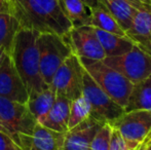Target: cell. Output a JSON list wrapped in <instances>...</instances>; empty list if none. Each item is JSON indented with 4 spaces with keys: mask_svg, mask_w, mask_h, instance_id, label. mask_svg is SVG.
<instances>
[{
    "mask_svg": "<svg viewBox=\"0 0 151 150\" xmlns=\"http://www.w3.org/2000/svg\"><path fill=\"white\" fill-rule=\"evenodd\" d=\"M8 7L22 29L63 37L73 28L57 0H8Z\"/></svg>",
    "mask_w": 151,
    "mask_h": 150,
    "instance_id": "1",
    "label": "cell"
},
{
    "mask_svg": "<svg viewBox=\"0 0 151 150\" xmlns=\"http://www.w3.org/2000/svg\"><path fill=\"white\" fill-rule=\"evenodd\" d=\"M37 31L22 29L18 31L12 43L9 56L14 67L22 78L29 96L37 94L48 88L44 83L40 73L39 52Z\"/></svg>",
    "mask_w": 151,
    "mask_h": 150,
    "instance_id": "2",
    "label": "cell"
},
{
    "mask_svg": "<svg viewBox=\"0 0 151 150\" xmlns=\"http://www.w3.org/2000/svg\"><path fill=\"white\" fill-rule=\"evenodd\" d=\"M84 70L96 83L118 105L124 108L133 90L134 84L123 75L110 68L103 61L79 58Z\"/></svg>",
    "mask_w": 151,
    "mask_h": 150,
    "instance_id": "3",
    "label": "cell"
},
{
    "mask_svg": "<svg viewBox=\"0 0 151 150\" xmlns=\"http://www.w3.org/2000/svg\"><path fill=\"white\" fill-rule=\"evenodd\" d=\"M110 126L119 131L127 150H144L151 133V110L124 111Z\"/></svg>",
    "mask_w": 151,
    "mask_h": 150,
    "instance_id": "4",
    "label": "cell"
},
{
    "mask_svg": "<svg viewBox=\"0 0 151 150\" xmlns=\"http://www.w3.org/2000/svg\"><path fill=\"white\" fill-rule=\"evenodd\" d=\"M40 73L46 85L50 86L55 73L72 50L62 36L52 33H40L37 38Z\"/></svg>",
    "mask_w": 151,
    "mask_h": 150,
    "instance_id": "5",
    "label": "cell"
},
{
    "mask_svg": "<svg viewBox=\"0 0 151 150\" xmlns=\"http://www.w3.org/2000/svg\"><path fill=\"white\" fill-rule=\"evenodd\" d=\"M103 63L123 75L133 84L151 74V56L136 43L129 52L117 57H106Z\"/></svg>",
    "mask_w": 151,
    "mask_h": 150,
    "instance_id": "6",
    "label": "cell"
},
{
    "mask_svg": "<svg viewBox=\"0 0 151 150\" xmlns=\"http://www.w3.org/2000/svg\"><path fill=\"white\" fill-rule=\"evenodd\" d=\"M83 67L76 55L71 54L55 73L50 88L58 96L75 100L82 96Z\"/></svg>",
    "mask_w": 151,
    "mask_h": 150,
    "instance_id": "7",
    "label": "cell"
},
{
    "mask_svg": "<svg viewBox=\"0 0 151 150\" xmlns=\"http://www.w3.org/2000/svg\"><path fill=\"white\" fill-rule=\"evenodd\" d=\"M82 95L91 106V116L100 121L110 124L124 113V108L114 102L86 70H83Z\"/></svg>",
    "mask_w": 151,
    "mask_h": 150,
    "instance_id": "8",
    "label": "cell"
},
{
    "mask_svg": "<svg viewBox=\"0 0 151 150\" xmlns=\"http://www.w3.org/2000/svg\"><path fill=\"white\" fill-rule=\"evenodd\" d=\"M0 117L5 126L14 135L32 136L37 120L27 104L14 102L0 97ZM20 138V137H19Z\"/></svg>",
    "mask_w": 151,
    "mask_h": 150,
    "instance_id": "9",
    "label": "cell"
},
{
    "mask_svg": "<svg viewBox=\"0 0 151 150\" xmlns=\"http://www.w3.org/2000/svg\"><path fill=\"white\" fill-rule=\"evenodd\" d=\"M63 38L70 46L72 54L76 55L78 58L99 61H103L106 58L105 52L96 35L93 27L90 25L73 27Z\"/></svg>",
    "mask_w": 151,
    "mask_h": 150,
    "instance_id": "10",
    "label": "cell"
},
{
    "mask_svg": "<svg viewBox=\"0 0 151 150\" xmlns=\"http://www.w3.org/2000/svg\"><path fill=\"white\" fill-rule=\"evenodd\" d=\"M0 97L24 104L29 99L26 86L7 54L0 65Z\"/></svg>",
    "mask_w": 151,
    "mask_h": 150,
    "instance_id": "11",
    "label": "cell"
},
{
    "mask_svg": "<svg viewBox=\"0 0 151 150\" xmlns=\"http://www.w3.org/2000/svg\"><path fill=\"white\" fill-rule=\"evenodd\" d=\"M105 122L88 116L86 120L67 131L63 150H91V143Z\"/></svg>",
    "mask_w": 151,
    "mask_h": 150,
    "instance_id": "12",
    "label": "cell"
},
{
    "mask_svg": "<svg viewBox=\"0 0 151 150\" xmlns=\"http://www.w3.org/2000/svg\"><path fill=\"white\" fill-rule=\"evenodd\" d=\"M125 35L151 56V11L138 10Z\"/></svg>",
    "mask_w": 151,
    "mask_h": 150,
    "instance_id": "13",
    "label": "cell"
},
{
    "mask_svg": "<svg viewBox=\"0 0 151 150\" xmlns=\"http://www.w3.org/2000/svg\"><path fill=\"white\" fill-rule=\"evenodd\" d=\"M71 100L57 95L56 101L47 115L42 120L41 126L60 133H67L70 115Z\"/></svg>",
    "mask_w": 151,
    "mask_h": 150,
    "instance_id": "14",
    "label": "cell"
},
{
    "mask_svg": "<svg viewBox=\"0 0 151 150\" xmlns=\"http://www.w3.org/2000/svg\"><path fill=\"white\" fill-rule=\"evenodd\" d=\"M65 134L37 123L32 136H28V139L34 147L40 150H63Z\"/></svg>",
    "mask_w": 151,
    "mask_h": 150,
    "instance_id": "15",
    "label": "cell"
},
{
    "mask_svg": "<svg viewBox=\"0 0 151 150\" xmlns=\"http://www.w3.org/2000/svg\"><path fill=\"white\" fill-rule=\"evenodd\" d=\"M95 33L105 52L106 57H117L129 52L134 43L127 35L120 36L113 33L106 32L100 29L93 28Z\"/></svg>",
    "mask_w": 151,
    "mask_h": 150,
    "instance_id": "16",
    "label": "cell"
},
{
    "mask_svg": "<svg viewBox=\"0 0 151 150\" xmlns=\"http://www.w3.org/2000/svg\"><path fill=\"white\" fill-rule=\"evenodd\" d=\"M56 98L57 94L50 86L33 96H29L26 104L30 112L37 120V123H41L42 120L45 118V116L52 109Z\"/></svg>",
    "mask_w": 151,
    "mask_h": 150,
    "instance_id": "17",
    "label": "cell"
},
{
    "mask_svg": "<svg viewBox=\"0 0 151 150\" xmlns=\"http://www.w3.org/2000/svg\"><path fill=\"white\" fill-rule=\"evenodd\" d=\"M61 10L73 27L91 24V9L81 0H57Z\"/></svg>",
    "mask_w": 151,
    "mask_h": 150,
    "instance_id": "18",
    "label": "cell"
},
{
    "mask_svg": "<svg viewBox=\"0 0 151 150\" xmlns=\"http://www.w3.org/2000/svg\"><path fill=\"white\" fill-rule=\"evenodd\" d=\"M108 11L112 14L123 31L131 27L138 10L131 5L127 0H99Z\"/></svg>",
    "mask_w": 151,
    "mask_h": 150,
    "instance_id": "19",
    "label": "cell"
},
{
    "mask_svg": "<svg viewBox=\"0 0 151 150\" xmlns=\"http://www.w3.org/2000/svg\"><path fill=\"white\" fill-rule=\"evenodd\" d=\"M145 109L151 110V74L142 81L134 84L124 111Z\"/></svg>",
    "mask_w": 151,
    "mask_h": 150,
    "instance_id": "20",
    "label": "cell"
},
{
    "mask_svg": "<svg viewBox=\"0 0 151 150\" xmlns=\"http://www.w3.org/2000/svg\"><path fill=\"white\" fill-rule=\"evenodd\" d=\"M90 26L106 32L124 36L125 32L121 29L115 19L108 11V9L100 2L99 5L91 9V24Z\"/></svg>",
    "mask_w": 151,
    "mask_h": 150,
    "instance_id": "21",
    "label": "cell"
},
{
    "mask_svg": "<svg viewBox=\"0 0 151 150\" xmlns=\"http://www.w3.org/2000/svg\"><path fill=\"white\" fill-rule=\"evenodd\" d=\"M20 29V24L9 12L0 14V50L9 55L14 37Z\"/></svg>",
    "mask_w": 151,
    "mask_h": 150,
    "instance_id": "22",
    "label": "cell"
},
{
    "mask_svg": "<svg viewBox=\"0 0 151 150\" xmlns=\"http://www.w3.org/2000/svg\"><path fill=\"white\" fill-rule=\"evenodd\" d=\"M88 116H91V106L86 99L83 97V95L76 98L75 100H72L71 105H70L68 130L86 120Z\"/></svg>",
    "mask_w": 151,
    "mask_h": 150,
    "instance_id": "23",
    "label": "cell"
},
{
    "mask_svg": "<svg viewBox=\"0 0 151 150\" xmlns=\"http://www.w3.org/2000/svg\"><path fill=\"white\" fill-rule=\"evenodd\" d=\"M111 126L104 123L91 143V150H110V137H111Z\"/></svg>",
    "mask_w": 151,
    "mask_h": 150,
    "instance_id": "24",
    "label": "cell"
},
{
    "mask_svg": "<svg viewBox=\"0 0 151 150\" xmlns=\"http://www.w3.org/2000/svg\"><path fill=\"white\" fill-rule=\"evenodd\" d=\"M112 128V126H111ZM110 150H127V144L123 140L119 131L112 128L110 137Z\"/></svg>",
    "mask_w": 151,
    "mask_h": 150,
    "instance_id": "25",
    "label": "cell"
},
{
    "mask_svg": "<svg viewBox=\"0 0 151 150\" xmlns=\"http://www.w3.org/2000/svg\"><path fill=\"white\" fill-rule=\"evenodd\" d=\"M0 150H23L9 136L0 132Z\"/></svg>",
    "mask_w": 151,
    "mask_h": 150,
    "instance_id": "26",
    "label": "cell"
},
{
    "mask_svg": "<svg viewBox=\"0 0 151 150\" xmlns=\"http://www.w3.org/2000/svg\"><path fill=\"white\" fill-rule=\"evenodd\" d=\"M139 11H151V0H127Z\"/></svg>",
    "mask_w": 151,
    "mask_h": 150,
    "instance_id": "27",
    "label": "cell"
},
{
    "mask_svg": "<svg viewBox=\"0 0 151 150\" xmlns=\"http://www.w3.org/2000/svg\"><path fill=\"white\" fill-rule=\"evenodd\" d=\"M19 137H20V147L23 150H40L31 144L28 139V136H26V135H19Z\"/></svg>",
    "mask_w": 151,
    "mask_h": 150,
    "instance_id": "28",
    "label": "cell"
},
{
    "mask_svg": "<svg viewBox=\"0 0 151 150\" xmlns=\"http://www.w3.org/2000/svg\"><path fill=\"white\" fill-rule=\"evenodd\" d=\"M0 132H2L3 134H5V135H7V136H9L10 138L12 139V140L14 141V142L17 143V144L20 146V138L19 137H17V136H14V134H12V132H10L9 130H8L7 128L5 126V124L3 123V121L1 120V117H0Z\"/></svg>",
    "mask_w": 151,
    "mask_h": 150,
    "instance_id": "29",
    "label": "cell"
},
{
    "mask_svg": "<svg viewBox=\"0 0 151 150\" xmlns=\"http://www.w3.org/2000/svg\"><path fill=\"white\" fill-rule=\"evenodd\" d=\"M81 1L83 2V3L86 4V5L88 6L90 9L97 7V6L99 5V3H100L99 0H81Z\"/></svg>",
    "mask_w": 151,
    "mask_h": 150,
    "instance_id": "30",
    "label": "cell"
},
{
    "mask_svg": "<svg viewBox=\"0 0 151 150\" xmlns=\"http://www.w3.org/2000/svg\"><path fill=\"white\" fill-rule=\"evenodd\" d=\"M2 12H9L8 0H0V14Z\"/></svg>",
    "mask_w": 151,
    "mask_h": 150,
    "instance_id": "31",
    "label": "cell"
},
{
    "mask_svg": "<svg viewBox=\"0 0 151 150\" xmlns=\"http://www.w3.org/2000/svg\"><path fill=\"white\" fill-rule=\"evenodd\" d=\"M144 150H151V133L149 135V139H148V141L146 142V144H145Z\"/></svg>",
    "mask_w": 151,
    "mask_h": 150,
    "instance_id": "32",
    "label": "cell"
},
{
    "mask_svg": "<svg viewBox=\"0 0 151 150\" xmlns=\"http://www.w3.org/2000/svg\"><path fill=\"white\" fill-rule=\"evenodd\" d=\"M5 54H6V52H4L3 50H0V65H1V63H2V60H3L4 56H5Z\"/></svg>",
    "mask_w": 151,
    "mask_h": 150,
    "instance_id": "33",
    "label": "cell"
}]
</instances>
